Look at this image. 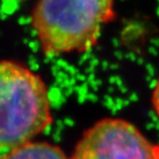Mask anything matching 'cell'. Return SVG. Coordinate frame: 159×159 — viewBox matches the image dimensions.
I'll return each instance as SVG.
<instances>
[{
	"instance_id": "obj_1",
	"label": "cell",
	"mask_w": 159,
	"mask_h": 159,
	"mask_svg": "<svg viewBox=\"0 0 159 159\" xmlns=\"http://www.w3.org/2000/svg\"><path fill=\"white\" fill-rule=\"evenodd\" d=\"M51 123L41 78L17 62L0 61V153L32 142Z\"/></svg>"
},
{
	"instance_id": "obj_2",
	"label": "cell",
	"mask_w": 159,
	"mask_h": 159,
	"mask_svg": "<svg viewBox=\"0 0 159 159\" xmlns=\"http://www.w3.org/2000/svg\"><path fill=\"white\" fill-rule=\"evenodd\" d=\"M114 0H39L32 15L43 52H84L97 42L114 17Z\"/></svg>"
},
{
	"instance_id": "obj_5",
	"label": "cell",
	"mask_w": 159,
	"mask_h": 159,
	"mask_svg": "<svg viewBox=\"0 0 159 159\" xmlns=\"http://www.w3.org/2000/svg\"><path fill=\"white\" fill-rule=\"evenodd\" d=\"M152 101L153 108H154V110L156 112L157 116L159 117V80L157 81L156 84L153 87Z\"/></svg>"
},
{
	"instance_id": "obj_3",
	"label": "cell",
	"mask_w": 159,
	"mask_h": 159,
	"mask_svg": "<svg viewBox=\"0 0 159 159\" xmlns=\"http://www.w3.org/2000/svg\"><path fill=\"white\" fill-rule=\"evenodd\" d=\"M69 159H159V149L129 122L107 118L84 133Z\"/></svg>"
},
{
	"instance_id": "obj_4",
	"label": "cell",
	"mask_w": 159,
	"mask_h": 159,
	"mask_svg": "<svg viewBox=\"0 0 159 159\" xmlns=\"http://www.w3.org/2000/svg\"><path fill=\"white\" fill-rule=\"evenodd\" d=\"M0 159H69L58 146L46 142H29L1 154Z\"/></svg>"
}]
</instances>
